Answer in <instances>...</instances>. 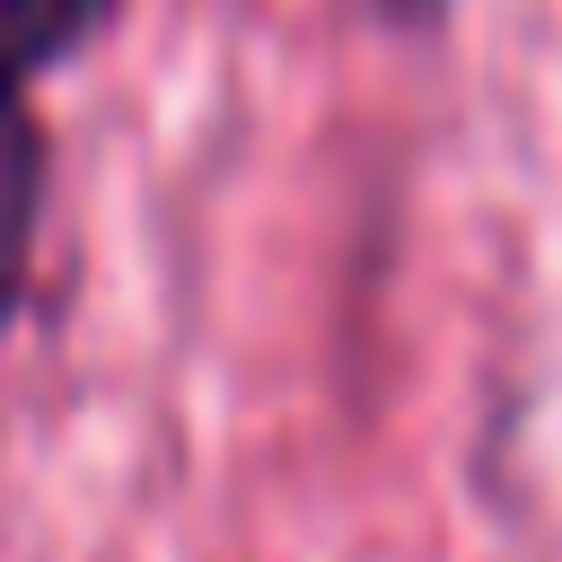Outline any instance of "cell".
Returning a JSON list of instances; mask_svg holds the SVG:
<instances>
[{"mask_svg":"<svg viewBox=\"0 0 562 562\" xmlns=\"http://www.w3.org/2000/svg\"><path fill=\"white\" fill-rule=\"evenodd\" d=\"M114 18H123V0H0V334L26 307L35 228H44V193H53L35 88L61 61H79Z\"/></svg>","mask_w":562,"mask_h":562,"instance_id":"6da1fadb","label":"cell"},{"mask_svg":"<svg viewBox=\"0 0 562 562\" xmlns=\"http://www.w3.org/2000/svg\"><path fill=\"white\" fill-rule=\"evenodd\" d=\"M448 9H457V0H378V18H386V26H439Z\"/></svg>","mask_w":562,"mask_h":562,"instance_id":"7a4b0ae2","label":"cell"}]
</instances>
